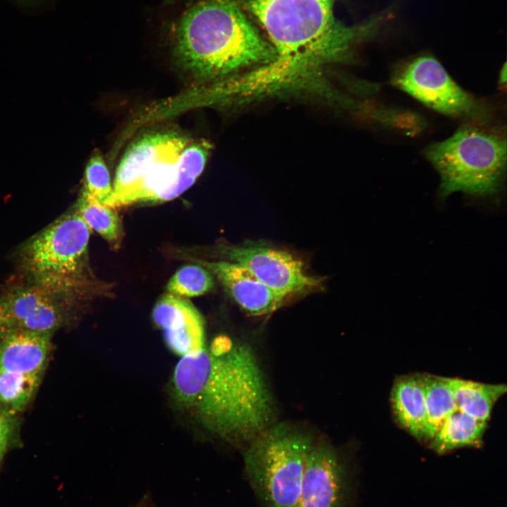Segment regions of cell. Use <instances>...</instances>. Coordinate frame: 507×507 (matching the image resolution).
Here are the masks:
<instances>
[{"mask_svg":"<svg viewBox=\"0 0 507 507\" xmlns=\"http://www.w3.org/2000/svg\"><path fill=\"white\" fill-rule=\"evenodd\" d=\"M335 0H244L260 21L276 51L267 74L281 89L315 76L330 62L344 58L352 47L373 39L390 14L387 9L347 27L333 16Z\"/></svg>","mask_w":507,"mask_h":507,"instance_id":"cell-2","label":"cell"},{"mask_svg":"<svg viewBox=\"0 0 507 507\" xmlns=\"http://www.w3.org/2000/svg\"><path fill=\"white\" fill-rule=\"evenodd\" d=\"M487 422L477 420L458 409L443 422L429 442V447L439 455L463 447L482 446Z\"/></svg>","mask_w":507,"mask_h":507,"instance_id":"cell-16","label":"cell"},{"mask_svg":"<svg viewBox=\"0 0 507 507\" xmlns=\"http://www.w3.org/2000/svg\"><path fill=\"white\" fill-rule=\"evenodd\" d=\"M41 374H26L0 369V403L13 411L21 410L37 390Z\"/></svg>","mask_w":507,"mask_h":507,"instance_id":"cell-20","label":"cell"},{"mask_svg":"<svg viewBox=\"0 0 507 507\" xmlns=\"http://www.w3.org/2000/svg\"><path fill=\"white\" fill-rule=\"evenodd\" d=\"M351 479L338 451L315 440L306 458L296 507H349Z\"/></svg>","mask_w":507,"mask_h":507,"instance_id":"cell-10","label":"cell"},{"mask_svg":"<svg viewBox=\"0 0 507 507\" xmlns=\"http://www.w3.org/2000/svg\"></svg>","mask_w":507,"mask_h":507,"instance_id":"cell-28","label":"cell"},{"mask_svg":"<svg viewBox=\"0 0 507 507\" xmlns=\"http://www.w3.org/2000/svg\"><path fill=\"white\" fill-rule=\"evenodd\" d=\"M51 337V333L13 329L0 341V369L26 374L42 373Z\"/></svg>","mask_w":507,"mask_h":507,"instance_id":"cell-14","label":"cell"},{"mask_svg":"<svg viewBox=\"0 0 507 507\" xmlns=\"http://www.w3.org/2000/svg\"><path fill=\"white\" fill-rule=\"evenodd\" d=\"M152 317L174 353L182 356L206 347L204 318L185 298L170 293L163 295L154 307Z\"/></svg>","mask_w":507,"mask_h":507,"instance_id":"cell-12","label":"cell"},{"mask_svg":"<svg viewBox=\"0 0 507 507\" xmlns=\"http://www.w3.org/2000/svg\"><path fill=\"white\" fill-rule=\"evenodd\" d=\"M75 211L91 230L113 246H118L123 238V227L113 208L81 195Z\"/></svg>","mask_w":507,"mask_h":507,"instance_id":"cell-19","label":"cell"},{"mask_svg":"<svg viewBox=\"0 0 507 507\" xmlns=\"http://www.w3.org/2000/svg\"><path fill=\"white\" fill-rule=\"evenodd\" d=\"M391 404L398 424L418 440L425 442L427 410L420 373L396 378Z\"/></svg>","mask_w":507,"mask_h":507,"instance_id":"cell-15","label":"cell"},{"mask_svg":"<svg viewBox=\"0 0 507 507\" xmlns=\"http://www.w3.org/2000/svg\"><path fill=\"white\" fill-rule=\"evenodd\" d=\"M192 142L174 131L154 132L137 139L119 163L106 206L114 209L137 203L165 202L180 196L205 167L200 154L183 151Z\"/></svg>","mask_w":507,"mask_h":507,"instance_id":"cell-4","label":"cell"},{"mask_svg":"<svg viewBox=\"0 0 507 507\" xmlns=\"http://www.w3.org/2000/svg\"><path fill=\"white\" fill-rule=\"evenodd\" d=\"M112 194L113 186L107 166L101 156L95 153L85 168L82 196L107 206Z\"/></svg>","mask_w":507,"mask_h":507,"instance_id":"cell-22","label":"cell"},{"mask_svg":"<svg viewBox=\"0 0 507 507\" xmlns=\"http://www.w3.org/2000/svg\"><path fill=\"white\" fill-rule=\"evenodd\" d=\"M220 252L227 261L244 266L264 284L286 298L322 287L321 279L309 275L303 263L287 251L242 245L223 246Z\"/></svg>","mask_w":507,"mask_h":507,"instance_id":"cell-9","label":"cell"},{"mask_svg":"<svg viewBox=\"0 0 507 507\" xmlns=\"http://www.w3.org/2000/svg\"><path fill=\"white\" fill-rule=\"evenodd\" d=\"M213 286L210 271L204 266L188 265L179 269L170 279L166 289L168 293L184 298L203 295Z\"/></svg>","mask_w":507,"mask_h":507,"instance_id":"cell-21","label":"cell"},{"mask_svg":"<svg viewBox=\"0 0 507 507\" xmlns=\"http://www.w3.org/2000/svg\"><path fill=\"white\" fill-rule=\"evenodd\" d=\"M315 440L292 424L274 423L243 447L247 479L264 507H296Z\"/></svg>","mask_w":507,"mask_h":507,"instance_id":"cell-7","label":"cell"},{"mask_svg":"<svg viewBox=\"0 0 507 507\" xmlns=\"http://www.w3.org/2000/svg\"><path fill=\"white\" fill-rule=\"evenodd\" d=\"M23 11L35 13L49 8L54 0H8Z\"/></svg>","mask_w":507,"mask_h":507,"instance_id":"cell-23","label":"cell"},{"mask_svg":"<svg viewBox=\"0 0 507 507\" xmlns=\"http://www.w3.org/2000/svg\"><path fill=\"white\" fill-rule=\"evenodd\" d=\"M420 374L427 410L425 442H429L445 419L457 409V406L453 390L446 377Z\"/></svg>","mask_w":507,"mask_h":507,"instance_id":"cell-18","label":"cell"},{"mask_svg":"<svg viewBox=\"0 0 507 507\" xmlns=\"http://www.w3.org/2000/svg\"><path fill=\"white\" fill-rule=\"evenodd\" d=\"M1 460L0 459V462H1Z\"/></svg>","mask_w":507,"mask_h":507,"instance_id":"cell-27","label":"cell"},{"mask_svg":"<svg viewBox=\"0 0 507 507\" xmlns=\"http://www.w3.org/2000/svg\"><path fill=\"white\" fill-rule=\"evenodd\" d=\"M175 54L187 71L203 80L265 65L277 56L236 0H204L189 9L177 28Z\"/></svg>","mask_w":507,"mask_h":507,"instance_id":"cell-3","label":"cell"},{"mask_svg":"<svg viewBox=\"0 0 507 507\" xmlns=\"http://www.w3.org/2000/svg\"><path fill=\"white\" fill-rule=\"evenodd\" d=\"M11 433V425L8 418L0 411V459L6 451Z\"/></svg>","mask_w":507,"mask_h":507,"instance_id":"cell-24","label":"cell"},{"mask_svg":"<svg viewBox=\"0 0 507 507\" xmlns=\"http://www.w3.org/2000/svg\"><path fill=\"white\" fill-rule=\"evenodd\" d=\"M173 387L177 401L208 430L242 447L275 423L273 396L254 350L227 336L182 356Z\"/></svg>","mask_w":507,"mask_h":507,"instance_id":"cell-1","label":"cell"},{"mask_svg":"<svg viewBox=\"0 0 507 507\" xmlns=\"http://www.w3.org/2000/svg\"><path fill=\"white\" fill-rule=\"evenodd\" d=\"M424 154L440 177L439 194L485 196L498 192L506 167V141L484 125L465 123L449 138L432 143Z\"/></svg>","mask_w":507,"mask_h":507,"instance_id":"cell-5","label":"cell"},{"mask_svg":"<svg viewBox=\"0 0 507 507\" xmlns=\"http://www.w3.org/2000/svg\"><path fill=\"white\" fill-rule=\"evenodd\" d=\"M14 329L12 320L2 299H0V341Z\"/></svg>","mask_w":507,"mask_h":507,"instance_id":"cell-25","label":"cell"},{"mask_svg":"<svg viewBox=\"0 0 507 507\" xmlns=\"http://www.w3.org/2000/svg\"><path fill=\"white\" fill-rule=\"evenodd\" d=\"M499 80L501 83H505L506 81V64L504 65L503 68L501 69V73L500 74Z\"/></svg>","mask_w":507,"mask_h":507,"instance_id":"cell-26","label":"cell"},{"mask_svg":"<svg viewBox=\"0 0 507 507\" xmlns=\"http://www.w3.org/2000/svg\"><path fill=\"white\" fill-rule=\"evenodd\" d=\"M457 409L482 421L487 422L497 401L506 392L505 384H490L447 377Z\"/></svg>","mask_w":507,"mask_h":507,"instance_id":"cell-17","label":"cell"},{"mask_svg":"<svg viewBox=\"0 0 507 507\" xmlns=\"http://www.w3.org/2000/svg\"><path fill=\"white\" fill-rule=\"evenodd\" d=\"M392 83L428 108L467 123L489 124L492 111L460 87L441 63L430 54L411 57L400 63Z\"/></svg>","mask_w":507,"mask_h":507,"instance_id":"cell-8","label":"cell"},{"mask_svg":"<svg viewBox=\"0 0 507 507\" xmlns=\"http://www.w3.org/2000/svg\"><path fill=\"white\" fill-rule=\"evenodd\" d=\"M14 329L52 333L58 327L72 298L39 285L21 287L1 299Z\"/></svg>","mask_w":507,"mask_h":507,"instance_id":"cell-11","label":"cell"},{"mask_svg":"<svg viewBox=\"0 0 507 507\" xmlns=\"http://www.w3.org/2000/svg\"><path fill=\"white\" fill-rule=\"evenodd\" d=\"M226 292L251 315L270 314L281 308L286 297L261 282L244 266L229 261H201Z\"/></svg>","mask_w":507,"mask_h":507,"instance_id":"cell-13","label":"cell"},{"mask_svg":"<svg viewBox=\"0 0 507 507\" xmlns=\"http://www.w3.org/2000/svg\"><path fill=\"white\" fill-rule=\"evenodd\" d=\"M91 229L75 210L61 216L25 245L23 262L35 284L73 300L101 288L89 265Z\"/></svg>","mask_w":507,"mask_h":507,"instance_id":"cell-6","label":"cell"}]
</instances>
